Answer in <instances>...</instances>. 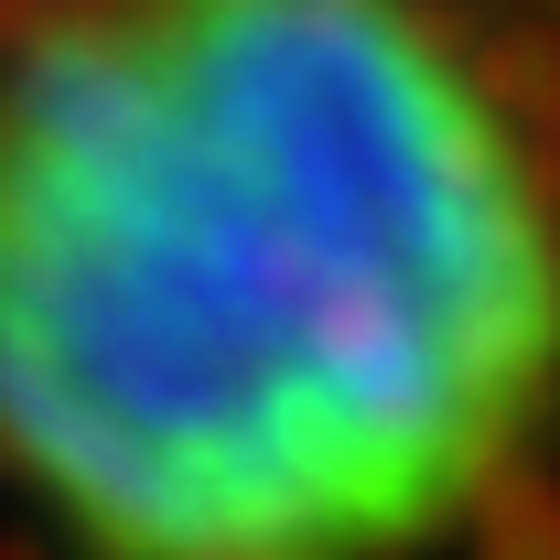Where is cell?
Listing matches in <instances>:
<instances>
[{
  "instance_id": "cell-1",
  "label": "cell",
  "mask_w": 560,
  "mask_h": 560,
  "mask_svg": "<svg viewBox=\"0 0 560 560\" xmlns=\"http://www.w3.org/2000/svg\"><path fill=\"white\" fill-rule=\"evenodd\" d=\"M550 453L528 0H0V506L55 560H453Z\"/></svg>"
}]
</instances>
